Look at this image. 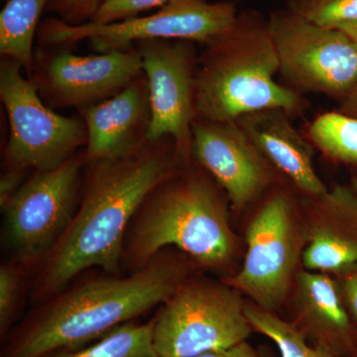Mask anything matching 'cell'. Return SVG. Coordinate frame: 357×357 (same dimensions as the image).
Returning a JSON list of instances; mask_svg holds the SVG:
<instances>
[{"instance_id":"15","label":"cell","mask_w":357,"mask_h":357,"mask_svg":"<svg viewBox=\"0 0 357 357\" xmlns=\"http://www.w3.org/2000/svg\"><path fill=\"white\" fill-rule=\"evenodd\" d=\"M288 302V321L311 344L340 357H357V330L335 276L303 268Z\"/></svg>"},{"instance_id":"11","label":"cell","mask_w":357,"mask_h":357,"mask_svg":"<svg viewBox=\"0 0 357 357\" xmlns=\"http://www.w3.org/2000/svg\"><path fill=\"white\" fill-rule=\"evenodd\" d=\"M142 75L135 46L84 56L68 47L40 46L29 79L49 107L79 112L117 95Z\"/></svg>"},{"instance_id":"21","label":"cell","mask_w":357,"mask_h":357,"mask_svg":"<svg viewBox=\"0 0 357 357\" xmlns=\"http://www.w3.org/2000/svg\"><path fill=\"white\" fill-rule=\"evenodd\" d=\"M245 314L255 332L274 342L280 357H340L311 344L288 319L281 318L278 312L245 302Z\"/></svg>"},{"instance_id":"23","label":"cell","mask_w":357,"mask_h":357,"mask_svg":"<svg viewBox=\"0 0 357 357\" xmlns=\"http://www.w3.org/2000/svg\"><path fill=\"white\" fill-rule=\"evenodd\" d=\"M286 9L324 27L357 22V0H288Z\"/></svg>"},{"instance_id":"32","label":"cell","mask_w":357,"mask_h":357,"mask_svg":"<svg viewBox=\"0 0 357 357\" xmlns=\"http://www.w3.org/2000/svg\"><path fill=\"white\" fill-rule=\"evenodd\" d=\"M349 185H351L352 189H354L357 194V177L352 178L351 181V184Z\"/></svg>"},{"instance_id":"20","label":"cell","mask_w":357,"mask_h":357,"mask_svg":"<svg viewBox=\"0 0 357 357\" xmlns=\"http://www.w3.org/2000/svg\"><path fill=\"white\" fill-rule=\"evenodd\" d=\"M312 144L337 163L357 166V119L342 112H326L310 124Z\"/></svg>"},{"instance_id":"19","label":"cell","mask_w":357,"mask_h":357,"mask_svg":"<svg viewBox=\"0 0 357 357\" xmlns=\"http://www.w3.org/2000/svg\"><path fill=\"white\" fill-rule=\"evenodd\" d=\"M46 357H160L154 345L153 319L147 323L128 321L83 347Z\"/></svg>"},{"instance_id":"33","label":"cell","mask_w":357,"mask_h":357,"mask_svg":"<svg viewBox=\"0 0 357 357\" xmlns=\"http://www.w3.org/2000/svg\"><path fill=\"white\" fill-rule=\"evenodd\" d=\"M356 349H357V337H356Z\"/></svg>"},{"instance_id":"31","label":"cell","mask_w":357,"mask_h":357,"mask_svg":"<svg viewBox=\"0 0 357 357\" xmlns=\"http://www.w3.org/2000/svg\"><path fill=\"white\" fill-rule=\"evenodd\" d=\"M259 354L260 357H274L272 356L271 352L267 351V349H265V351H260Z\"/></svg>"},{"instance_id":"8","label":"cell","mask_w":357,"mask_h":357,"mask_svg":"<svg viewBox=\"0 0 357 357\" xmlns=\"http://www.w3.org/2000/svg\"><path fill=\"white\" fill-rule=\"evenodd\" d=\"M2 58L0 98L9 122L4 166L25 172L57 168L86 147L83 119L54 112L23 76V68L13 59Z\"/></svg>"},{"instance_id":"4","label":"cell","mask_w":357,"mask_h":357,"mask_svg":"<svg viewBox=\"0 0 357 357\" xmlns=\"http://www.w3.org/2000/svg\"><path fill=\"white\" fill-rule=\"evenodd\" d=\"M280 70L267 20L255 11L239 13L234 27L204 46L196 70L197 117L229 122L263 109L300 114L306 100L275 79Z\"/></svg>"},{"instance_id":"25","label":"cell","mask_w":357,"mask_h":357,"mask_svg":"<svg viewBox=\"0 0 357 357\" xmlns=\"http://www.w3.org/2000/svg\"><path fill=\"white\" fill-rule=\"evenodd\" d=\"M105 0H49L46 10L58 15V20L70 25L91 22Z\"/></svg>"},{"instance_id":"18","label":"cell","mask_w":357,"mask_h":357,"mask_svg":"<svg viewBox=\"0 0 357 357\" xmlns=\"http://www.w3.org/2000/svg\"><path fill=\"white\" fill-rule=\"evenodd\" d=\"M49 0H6L0 13V54L16 61L30 74L34 40Z\"/></svg>"},{"instance_id":"2","label":"cell","mask_w":357,"mask_h":357,"mask_svg":"<svg viewBox=\"0 0 357 357\" xmlns=\"http://www.w3.org/2000/svg\"><path fill=\"white\" fill-rule=\"evenodd\" d=\"M198 269L189 256L166 248L133 273L77 278L35 304L1 342L0 357L83 347L161 306Z\"/></svg>"},{"instance_id":"7","label":"cell","mask_w":357,"mask_h":357,"mask_svg":"<svg viewBox=\"0 0 357 357\" xmlns=\"http://www.w3.org/2000/svg\"><path fill=\"white\" fill-rule=\"evenodd\" d=\"M245 238L243 267L223 281L255 306L278 312L290 298L305 246L300 208L290 192L277 190L263 202Z\"/></svg>"},{"instance_id":"9","label":"cell","mask_w":357,"mask_h":357,"mask_svg":"<svg viewBox=\"0 0 357 357\" xmlns=\"http://www.w3.org/2000/svg\"><path fill=\"white\" fill-rule=\"evenodd\" d=\"M84 151L57 168L32 172L2 206L3 238L11 259L31 271L65 234L81 198Z\"/></svg>"},{"instance_id":"28","label":"cell","mask_w":357,"mask_h":357,"mask_svg":"<svg viewBox=\"0 0 357 357\" xmlns=\"http://www.w3.org/2000/svg\"><path fill=\"white\" fill-rule=\"evenodd\" d=\"M191 357H260V354L259 351H256L255 347L246 340L229 349L204 352Z\"/></svg>"},{"instance_id":"22","label":"cell","mask_w":357,"mask_h":357,"mask_svg":"<svg viewBox=\"0 0 357 357\" xmlns=\"http://www.w3.org/2000/svg\"><path fill=\"white\" fill-rule=\"evenodd\" d=\"M31 271L10 259L0 266V338L1 342L15 326L23 297L29 293Z\"/></svg>"},{"instance_id":"6","label":"cell","mask_w":357,"mask_h":357,"mask_svg":"<svg viewBox=\"0 0 357 357\" xmlns=\"http://www.w3.org/2000/svg\"><path fill=\"white\" fill-rule=\"evenodd\" d=\"M239 13L232 1L174 0L153 14L96 24L70 25L49 18L39 26L40 46L70 47L86 40L98 53L124 50L147 40H184L206 46L236 24Z\"/></svg>"},{"instance_id":"30","label":"cell","mask_w":357,"mask_h":357,"mask_svg":"<svg viewBox=\"0 0 357 357\" xmlns=\"http://www.w3.org/2000/svg\"><path fill=\"white\" fill-rule=\"evenodd\" d=\"M337 28L344 31L345 34L349 35L357 43V22L347 23V24L338 26Z\"/></svg>"},{"instance_id":"12","label":"cell","mask_w":357,"mask_h":357,"mask_svg":"<svg viewBox=\"0 0 357 357\" xmlns=\"http://www.w3.org/2000/svg\"><path fill=\"white\" fill-rule=\"evenodd\" d=\"M195 43L184 40H147L134 45L139 51L149 95L146 139L170 138L180 163H192L195 102Z\"/></svg>"},{"instance_id":"5","label":"cell","mask_w":357,"mask_h":357,"mask_svg":"<svg viewBox=\"0 0 357 357\" xmlns=\"http://www.w3.org/2000/svg\"><path fill=\"white\" fill-rule=\"evenodd\" d=\"M243 297L227 282L192 275L155 314L158 356L191 357L246 342L255 331Z\"/></svg>"},{"instance_id":"29","label":"cell","mask_w":357,"mask_h":357,"mask_svg":"<svg viewBox=\"0 0 357 357\" xmlns=\"http://www.w3.org/2000/svg\"><path fill=\"white\" fill-rule=\"evenodd\" d=\"M340 112L357 119V89L351 96H347L344 100H342Z\"/></svg>"},{"instance_id":"17","label":"cell","mask_w":357,"mask_h":357,"mask_svg":"<svg viewBox=\"0 0 357 357\" xmlns=\"http://www.w3.org/2000/svg\"><path fill=\"white\" fill-rule=\"evenodd\" d=\"M280 109H263L236 121L272 167L303 195L312 198L328 192L314 164L312 144Z\"/></svg>"},{"instance_id":"24","label":"cell","mask_w":357,"mask_h":357,"mask_svg":"<svg viewBox=\"0 0 357 357\" xmlns=\"http://www.w3.org/2000/svg\"><path fill=\"white\" fill-rule=\"evenodd\" d=\"M174 0H105L91 22L107 24L138 16L145 11L170 3Z\"/></svg>"},{"instance_id":"16","label":"cell","mask_w":357,"mask_h":357,"mask_svg":"<svg viewBox=\"0 0 357 357\" xmlns=\"http://www.w3.org/2000/svg\"><path fill=\"white\" fill-rule=\"evenodd\" d=\"M86 128V162L119 156L146 139L149 95L144 74L107 100L79 110Z\"/></svg>"},{"instance_id":"26","label":"cell","mask_w":357,"mask_h":357,"mask_svg":"<svg viewBox=\"0 0 357 357\" xmlns=\"http://www.w3.org/2000/svg\"><path fill=\"white\" fill-rule=\"evenodd\" d=\"M335 277L342 291L345 306L357 330V264L344 273Z\"/></svg>"},{"instance_id":"1","label":"cell","mask_w":357,"mask_h":357,"mask_svg":"<svg viewBox=\"0 0 357 357\" xmlns=\"http://www.w3.org/2000/svg\"><path fill=\"white\" fill-rule=\"evenodd\" d=\"M182 166L170 138L145 139L119 156L86 162L75 217L32 271V302L48 299L91 268L122 274L124 238L134 215L149 192Z\"/></svg>"},{"instance_id":"27","label":"cell","mask_w":357,"mask_h":357,"mask_svg":"<svg viewBox=\"0 0 357 357\" xmlns=\"http://www.w3.org/2000/svg\"><path fill=\"white\" fill-rule=\"evenodd\" d=\"M25 171L6 169L0 180V208L6 206L25 182Z\"/></svg>"},{"instance_id":"14","label":"cell","mask_w":357,"mask_h":357,"mask_svg":"<svg viewBox=\"0 0 357 357\" xmlns=\"http://www.w3.org/2000/svg\"><path fill=\"white\" fill-rule=\"evenodd\" d=\"M305 246L302 267L338 276L357 264V194L335 185L319 197H303Z\"/></svg>"},{"instance_id":"10","label":"cell","mask_w":357,"mask_h":357,"mask_svg":"<svg viewBox=\"0 0 357 357\" xmlns=\"http://www.w3.org/2000/svg\"><path fill=\"white\" fill-rule=\"evenodd\" d=\"M280 70L295 91L344 100L357 89V43L337 28L303 20L287 9L267 20Z\"/></svg>"},{"instance_id":"13","label":"cell","mask_w":357,"mask_h":357,"mask_svg":"<svg viewBox=\"0 0 357 357\" xmlns=\"http://www.w3.org/2000/svg\"><path fill=\"white\" fill-rule=\"evenodd\" d=\"M192 160L225 191L230 208L245 210L276 183L277 171L236 121L196 117Z\"/></svg>"},{"instance_id":"34","label":"cell","mask_w":357,"mask_h":357,"mask_svg":"<svg viewBox=\"0 0 357 357\" xmlns=\"http://www.w3.org/2000/svg\"></svg>"},{"instance_id":"3","label":"cell","mask_w":357,"mask_h":357,"mask_svg":"<svg viewBox=\"0 0 357 357\" xmlns=\"http://www.w3.org/2000/svg\"><path fill=\"white\" fill-rule=\"evenodd\" d=\"M213 178L194 161L154 188L124 238L121 270L133 273L160 251L175 248L201 269L225 272L238 255L227 203Z\"/></svg>"}]
</instances>
